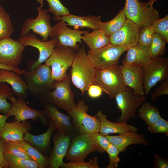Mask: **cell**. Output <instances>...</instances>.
I'll return each instance as SVG.
<instances>
[{
  "instance_id": "cell-51",
  "label": "cell",
  "mask_w": 168,
  "mask_h": 168,
  "mask_svg": "<svg viewBox=\"0 0 168 168\" xmlns=\"http://www.w3.org/2000/svg\"><path fill=\"white\" fill-rule=\"evenodd\" d=\"M37 1L40 4V7L42 8L43 6L44 0H37Z\"/></svg>"
},
{
  "instance_id": "cell-22",
  "label": "cell",
  "mask_w": 168,
  "mask_h": 168,
  "mask_svg": "<svg viewBox=\"0 0 168 168\" xmlns=\"http://www.w3.org/2000/svg\"><path fill=\"white\" fill-rule=\"evenodd\" d=\"M110 143L115 146L120 152H123L129 146L134 144L148 145L149 142L143 134L137 131H128L115 136H106Z\"/></svg>"
},
{
  "instance_id": "cell-24",
  "label": "cell",
  "mask_w": 168,
  "mask_h": 168,
  "mask_svg": "<svg viewBox=\"0 0 168 168\" xmlns=\"http://www.w3.org/2000/svg\"><path fill=\"white\" fill-rule=\"evenodd\" d=\"M56 130L55 124L51 119L48 130L44 133L35 135L27 132L25 135L24 140L45 155H48L50 153V139L53 133Z\"/></svg>"
},
{
  "instance_id": "cell-35",
  "label": "cell",
  "mask_w": 168,
  "mask_h": 168,
  "mask_svg": "<svg viewBox=\"0 0 168 168\" xmlns=\"http://www.w3.org/2000/svg\"><path fill=\"white\" fill-rule=\"evenodd\" d=\"M14 32L9 15L0 5V39L10 37Z\"/></svg>"
},
{
  "instance_id": "cell-41",
  "label": "cell",
  "mask_w": 168,
  "mask_h": 168,
  "mask_svg": "<svg viewBox=\"0 0 168 168\" xmlns=\"http://www.w3.org/2000/svg\"><path fill=\"white\" fill-rule=\"evenodd\" d=\"M106 152L110 158V162L106 168H116L118 165L120 159L118 155L120 152L118 148L114 145L110 143Z\"/></svg>"
},
{
  "instance_id": "cell-14",
  "label": "cell",
  "mask_w": 168,
  "mask_h": 168,
  "mask_svg": "<svg viewBox=\"0 0 168 168\" xmlns=\"http://www.w3.org/2000/svg\"><path fill=\"white\" fill-rule=\"evenodd\" d=\"M25 47L18 40L10 37L0 39V63L18 67L21 62Z\"/></svg>"
},
{
  "instance_id": "cell-43",
  "label": "cell",
  "mask_w": 168,
  "mask_h": 168,
  "mask_svg": "<svg viewBox=\"0 0 168 168\" xmlns=\"http://www.w3.org/2000/svg\"><path fill=\"white\" fill-rule=\"evenodd\" d=\"M156 33L163 37L168 42V15L164 17L158 19L153 23Z\"/></svg>"
},
{
  "instance_id": "cell-8",
  "label": "cell",
  "mask_w": 168,
  "mask_h": 168,
  "mask_svg": "<svg viewBox=\"0 0 168 168\" xmlns=\"http://www.w3.org/2000/svg\"><path fill=\"white\" fill-rule=\"evenodd\" d=\"M128 48L111 44L101 48L89 50L88 58L96 70L105 69L118 65L121 55Z\"/></svg>"
},
{
  "instance_id": "cell-50",
  "label": "cell",
  "mask_w": 168,
  "mask_h": 168,
  "mask_svg": "<svg viewBox=\"0 0 168 168\" xmlns=\"http://www.w3.org/2000/svg\"><path fill=\"white\" fill-rule=\"evenodd\" d=\"M158 0H149L148 2L147 3V4L150 7H153V3Z\"/></svg>"
},
{
  "instance_id": "cell-12",
  "label": "cell",
  "mask_w": 168,
  "mask_h": 168,
  "mask_svg": "<svg viewBox=\"0 0 168 168\" xmlns=\"http://www.w3.org/2000/svg\"><path fill=\"white\" fill-rule=\"evenodd\" d=\"M38 14L35 18H28L24 21L21 31V36H26L30 30L42 37L43 41H48L49 36L53 37L54 27L50 25L51 18L48 13V10L40 7L36 8Z\"/></svg>"
},
{
  "instance_id": "cell-11",
  "label": "cell",
  "mask_w": 168,
  "mask_h": 168,
  "mask_svg": "<svg viewBox=\"0 0 168 168\" xmlns=\"http://www.w3.org/2000/svg\"><path fill=\"white\" fill-rule=\"evenodd\" d=\"M143 88L145 94L147 95L151 88L158 82L168 80V58L158 57L152 59L142 68Z\"/></svg>"
},
{
  "instance_id": "cell-38",
  "label": "cell",
  "mask_w": 168,
  "mask_h": 168,
  "mask_svg": "<svg viewBox=\"0 0 168 168\" xmlns=\"http://www.w3.org/2000/svg\"><path fill=\"white\" fill-rule=\"evenodd\" d=\"M48 2L49 8L48 12L54 15L53 20L56 21L61 17L68 15L70 13L68 9L64 6L60 0H46Z\"/></svg>"
},
{
  "instance_id": "cell-18",
  "label": "cell",
  "mask_w": 168,
  "mask_h": 168,
  "mask_svg": "<svg viewBox=\"0 0 168 168\" xmlns=\"http://www.w3.org/2000/svg\"><path fill=\"white\" fill-rule=\"evenodd\" d=\"M42 102L43 110L48 117L53 121L57 130L72 138L79 134L72 124L71 118L69 115L60 112L54 104L44 101Z\"/></svg>"
},
{
  "instance_id": "cell-28",
  "label": "cell",
  "mask_w": 168,
  "mask_h": 168,
  "mask_svg": "<svg viewBox=\"0 0 168 168\" xmlns=\"http://www.w3.org/2000/svg\"><path fill=\"white\" fill-rule=\"evenodd\" d=\"M88 30L82 35L81 40L91 50L103 48L110 44V37L107 36L101 30L98 29L91 32Z\"/></svg>"
},
{
  "instance_id": "cell-3",
  "label": "cell",
  "mask_w": 168,
  "mask_h": 168,
  "mask_svg": "<svg viewBox=\"0 0 168 168\" xmlns=\"http://www.w3.org/2000/svg\"><path fill=\"white\" fill-rule=\"evenodd\" d=\"M70 79L69 74L63 79L54 81V89L44 94L38 99L54 104L68 112L76 105L74 93L71 87Z\"/></svg>"
},
{
  "instance_id": "cell-46",
  "label": "cell",
  "mask_w": 168,
  "mask_h": 168,
  "mask_svg": "<svg viewBox=\"0 0 168 168\" xmlns=\"http://www.w3.org/2000/svg\"><path fill=\"white\" fill-rule=\"evenodd\" d=\"M154 167L156 168H168V162L166 159L163 158L160 155H154Z\"/></svg>"
},
{
  "instance_id": "cell-52",
  "label": "cell",
  "mask_w": 168,
  "mask_h": 168,
  "mask_svg": "<svg viewBox=\"0 0 168 168\" xmlns=\"http://www.w3.org/2000/svg\"><path fill=\"white\" fill-rule=\"evenodd\" d=\"M0 168H2V167L0 166Z\"/></svg>"
},
{
  "instance_id": "cell-23",
  "label": "cell",
  "mask_w": 168,
  "mask_h": 168,
  "mask_svg": "<svg viewBox=\"0 0 168 168\" xmlns=\"http://www.w3.org/2000/svg\"><path fill=\"white\" fill-rule=\"evenodd\" d=\"M10 84L17 98L25 99L27 96V87L23 78L15 72L5 69H0V83Z\"/></svg>"
},
{
  "instance_id": "cell-31",
  "label": "cell",
  "mask_w": 168,
  "mask_h": 168,
  "mask_svg": "<svg viewBox=\"0 0 168 168\" xmlns=\"http://www.w3.org/2000/svg\"><path fill=\"white\" fill-rule=\"evenodd\" d=\"M138 110V115L146 125H152L161 117L158 109L148 102L143 103Z\"/></svg>"
},
{
  "instance_id": "cell-20",
  "label": "cell",
  "mask_w": 168,
  "mask_h": 168,
  "mask_svg": "<svg viewBox=\"0 0 168 168\" xmlns=\"http://www.w3.org/2000/svg\"><path fill=\"white\" fill-rule=\"evenodd\" d=\"M123 78L127 86L140 96L145 94L142 68L133 66H121Z\"/></svg>"
},
{
  "instance_id": "cell-45",
  "label": "cell",
  "mask_w": 168,
  "mask_h": 168,
  "mask_svg": "<svg viewBox=\"0 0 168 168\" xmlns=\"http://www.w3.org/2000/svg\"><path fill=\"white\" fill-rule=\"evenodd\" d=\"M87 91L88 96L92 98H96L100 97L103 92L100 86L95 84L90 85Z\"/></svg>"
},
{
  "instance_id": "cell-44",
  "label": "cell",
  "mask_w": 168,
  "mask_h": 168,
  "mask_svg": "<svg viewBox=\"0 0 168 168\" xmlns=\"http://www.w3.org/2000/svg\"><path fill=\"white\" fill-rule=\"evenodd\" d=\"M168 94V80L162 81L160 85L151 94L152 102L153 103L156 98L159 96Z\"/></svg>"
},
{
  "instance_id": "cell-29",
  "label": "cell",
  "mask_w": 168,
  "mask_h": 168,
  "mask_svg": "<svg viewBox=\"0 0 168 168\" xmlns=\"http://www.w3.org/2000/svg\"><path fill=\"white\" fill-rule=\"evenodd\" d=\"M126 19L122 9L111 20L106 22L101 21L99 24L98 29L102 31L107 36L110 37L123 26Z\"/></svg>"
},
{
  "instance_id": "cell-36",
  "label": "cell",
  "mask_w": 168,
  "mask_h": 168,
  "mask_svg": "<svg viewBox=\"0 0 168 168\" xmlns=\"http://www.w3.org/2000/svg\"><path fill=\"white\" fill-rule=\"evenodd\" d=\"M156 29L153 24L149 25L141 29L138 44L149 50V48L154 35Z\"/></svg>"
},
{
  "instance_id": "cell-48",
  "label": "cell",
  "mask_w": 168,
  "mask_h": 168,
  "mask_svg": "<svg viewBox=\"0 0 168 168\" xmlns=\"http://www.w3.org/2000/svg\"><path fill=\"white\" fill-rule=\"evenodd\" d=\"M0 69H5L13 71L19 75H21L22 71L18 67L16 68L0 63Z\"/></svg>"
},
{
  "instance_id": "cell-34",
  "label": "cell",
  "mask_w": 168,
  "mask_h": 168,
  "mask_svg": "<svg viewBox=\"0 0 168 168\" xmlns=\"http://www.w3.org/2000/svg\"><path fill=\"white\" fill-rule=\"evenodd\" d=\"M21 140L4 141L5 151L18 157L32 160L24 148Z\"/></svg>"
},
{
  "instance_id": "cell-15",
  "label": "cell",
  "mask_w": 168,
  "mask_h": 168,
  "mask_svg": "<svg viewBox=\"0 0 168 168\" xmlns=\"http://www.w3.org/2000/svg\"><path fill=\"white\" fill-rule=\"evenodd\" d=\"M96 151L97 148L91 142L90 135L79 134L72 138L65 159L74 162L84 161L89 154Z\"/></svg>"
},
{
  "instance_id": "cell-21",
  "label": "cell",
  "mask_w": 168,
  "mask_h": 168,
  "mask_svg": "<svg viewBox=\"0 0 168 168\" xmlns=\"http://www.w3.org/2000/svg\"><path fill=\"white\" fill-rule=\"evenodd\" d=\"M31 124L26 120L6 123L0 129V137L4 141L24 140L25 135L31 130Z\"/></svg>"
},
{
  "instance_id": "cell-17",
  "label": "cell",
  "mask_w": 168,
  "mask_h": 168,
  "mask_svg": "<svg viewBox=\"0 0 168 168\" xmlns=\"http://www.w3.org/2000/svg\"><path fill=\"white\" fill-rule=\"evenodd\" d=\"M140 30L138 25L127 19L123 26L110 37V43L129 49L138 44Z\"/></svg>"
},
{
  "instance_id": "cell-37",
  "label": "cell",
  "mask_w": 168,
  "mask_h": 168,
  "mask_svg": "<svg viewBox=\"0 0 168 168\" xmlns=\"http://www.w3.org/2000/svg\"><path fill=\"white\" fill-rule=\"evenodd\" d=\"M14 95L12 88L4 83H0V112L4 115L7 113L11 105L7 99Z\"/></svg>"
},
{
  "instance_id": "cell-42",
  "label": "cell",
  "mask_w": 168,
  "mask_h": 168,
  "mask_svg": "<svg viewBox=\"0 0 168 168\" xmlns=\"http://www.w3.org/2000/svg\"><path fill=\"white\" fill-rule=\"evenodd\" d=\"M152 133H163L168 136V121L161 117L154 124L148 126Z\"/></svg>"
},
{
  "instance_id": "cell-7",
  "label": "cell",
  "mask_w": 168,
  "mask_h": 168,
  "mask_svg": "<svg viewBox=\"0 0 168 168\" xmlns=\"http://www.w3.org/2000/svg\"><path fill=\"white\" fill-rule=\"evenodd\" d=\"M75 51L69 47H55L51 56L45 64L51 67L52 77L54 81L61 80L67 75L76 55Z\"/></svg>"
},
{
  "instance_id": "cell-33",
  "label": "cell",
  "mask_w": 168,
  "mask_h": 168,
  "mask_svg": "<svg viewBox=\"0 0 168 168\" xmlns=\"http://www.w3.org/2000/svg\"><path fill=\"white\" fill-rule=\"evenodd\" d=\"M167 43L166 40L161 35L157 33L155 34L149 48L152 59L164 55L166 44Z\"/></svg>"
},
{
  "instance_id": "cell-4",
  "label": "cell",
  "mask_w": 168,
  "mask_h": 168,
  "mask_svg": "<svg viewBox=\"0 0 168 168\" xmlns=\"http://www.w3.org/2000/svg\"><path fill=\"white\" fill-rule=\"evenodd\" d=\"M122 9L126 18L138 25L141 29L153 24L160 18L157 10L139 0H125Z\"/></svg>"
},
{
  "instance_id": "cell-9",
  "label": "cell",
  "mask_w": 168,
  "mask_h": 168,
  "mask_svg": "<svg viewBox=\"0 0 168 168\" xmlns=\"http://www.w3.org/2000/svg\"><path fill=\"white\" fill-rule=\"evenodd\" d=\"M115 98L117 108L121 112L118 122L126 123L131 118H135L137 109L145 101L144 96L139 95L127 86Z\"/></svg>"
},
{
  "instance_id": "cell-40",
  "label": "cell",
  "mask_w": 168,
  "mask_h": 168,
  "mask_svg": "<svg viewBox=\"0 0 168 168\" xmlns=\"http://www.w3.org/2000/svg\"><path fill=\"white\" fill-rule=\"evenodd\" d=\"M63 168H99L97 156L90 159L88 162L84 161L74 162L70 161L67 163L63 162L60 167Z\"/></svg>"
},
{
  "instance_id": "cell-2",
  "label": "cell",
  "mask_w": 168,
  "mask_h": 168,
  "mask_svg": "<svg viewBox=\"0 0 168 168\" xmlns=\"http://www.w3.org/2000/svg\"><path fill=\"white\" fill-rule=\"evenodd\" d=\"M22 71L21 75L28 91L37 98L54 89V81L52 78L51 70L45 63L41 64L33 69Z\"/></svg>"
},
{
  "instance_id": "cell-30",
  "label": "cell",
  "mask_w": 168,
  "mask_h": 168,
  "mask_svg": "<svg viewBox=\"0 0 168 168\" xmlns=\"http://www.w3.org/2000/svg\"><path fill=\"white\" fill-rule=\"evenodd\" d=\"M23 146L32 160L38 165L39 168H50L49 157L34 147L24 140H21Z\"/></svg>"
},
{
  "instance_id": "cell-49",
  "label": "cell",
  "mask_w": 168,
  "mask_h": 168,
  "mask_svg": "<svg viewBox=\"0 0 168 168\" xmlns=\"http://www.w3.org/2000/svg\"><path fill=\"white\" fill-rule=\"evenodd\" d=\"M7 118L4 115L0 114V129L6 123V121Z\"/></svg>"
},
{
  "instance_id": "cell-39",
  "label": "cell",
  "mask_w": 168,
  "mask_h": 168,
  "mask_svg": "<svg viewBox=\"0 0 168 168\" xmlns=\"http://www.w3.org/2000/svg\"><path fill=\"white\" fill-rule=\"evenodd\" d=\"M91 140L96 147L97 152L102 153L106 152L110 142L106 136L99 133L90 134Z\"/></svg>"
},
{
  "instance_id": "cell-10",
  "label": "cell",
  "mask_w": 168,
  "mask_h": 168,
  "mask_svg": "<svg viewBox=\"0 0 168 168\" xmlns=\"http://www.w3.org/2000/svg\"><path fill=\"white\" fill-rule=\"evenodd\" d=\"M8 99L10 100L11 104L8 111L4 115L7 118L14 116L13 121L17 123L30 119L35 122L39 119L45 125H47L50 122L49 119L44 110H38L31 108L27 105L24 99H16L13 96Z\"/></svg>"
},
{
  "instance_id": "cell-1",
  "label": "cell",
  "mask_w": 168,
  "mask_h": 168,
  "mask_svg": "<svg viewBox=\"0 0 168 168\" xmlns=\"http://www.w3.org/2000/svg\"><path fill=\"white\" fill-rule=\"evenodd\" d=\"M71 67V80L83 95L90 86L94 84L96 75V70L90 62L84 47L79 49L76 53Z\"/></svg>"
},
{
  "instance_id": "cell-16",
  "label": "cell",
  "mask_w": 168,
  "mask_h": 168,
  "mask_svg": "<svg viewBox=\"0 0 168 168\" xmlns=\"http://www.w3.org/2000/svg\"><path fill=\"white\" fill-rule=\"evenodd\" d=\"M18 40L25 47L30 46L37 48L39 51V58L31 65L30 70L35 68L51 56L55 47L56 41L54 37L49 41H41L37 38L35 34L30 33L26 36H21Z\"/></svg>"
},
{
  "instance_id": "cell-27",
  "label": "cell",
  "mask_w": 168,
  "mask_h": 168,
  "mask_svg": "<svg viewBox=\"0 0 168 168\" xmlns=\"http://www.w3.org/2000/svg\"><path fill=\"white\" fill-rule=\"evenodd\" d=\"M100 16H80L72 15L70 13L67 16L58 18L56 21L63 20L65 21L68 25L74 27V29L78 30L86 28L93 30L98 29L101 21Z\"/></svg>"
},
{
  "instance_id": "cell-47",
  "label": "cell",
  "mask_w": 168,
  "mask_h": 168,
  "mask_svg": "<svg viewBox=\"0 0 168 168\" xmlns=\"http://www.w3.org/2000/svg\"><path fill=\"white\" fill-rule=\"evenodd\" d=\"M5 151L4 141L0 137V166L4 168H9L4 158V153Z\"/></svg>"
},
{
  "instance_id": "cell-5",
  "label": "cell",
  "mask_w": 168,
  "mask_h": 168,
  "mask_svg": "<svg viewBox=\"0 0 168 168\" xmlns=\"http://www.w3.org/2000/svg\"><path fill=\"white\" fill-rule=\"evenodd\" d=\"M113 99L126 86L122 73L120 65H114L104 69L96 70L94 84Z\"/></svg>"
},
{
  "instance_id": "cell-25",
  "label": "cell",
  "mask_w": 168,
  "mask_h": 168,
  "mask_svg": "<svg viewBox=\"0 0 168 168\" xmlns=\"http://www.w3.org/2000/svg\"><path fill=\"white\" fill-rule=\"evenodd\" d=\"M96 115L99 118L100 125L99 133L104 135L113 133H122L128 131H137L136 127L128 124L127 123L113 122L109 121L106 115L99 110Z\"/></svg>"
},
{
  "instance_id": "cell-26",
  "label": "cell",
  "mask_w": 168,
  "mask_h": 168,
  "mask_svg": "<svg viewBox=\"0 0 168 168\" xmlns=\"http://www.w3.org/2000/svg\"><path fill=\"white\" fill-rule=\"evenodd\" d=\"M122 61L123 65L143 68L152 61L149 50L138 44L129 48Z\"/></svg>"
},
{
  "instance_id": "cell-32",
  "label": "cell",
  "mask_w": 168,
  "mask_h": 168,
  "mask_svg": "<svg viewBox=\"0 0 168 168\" xmlns=\"http://www.w3.org/2000/svg\"><path fill=\"white\" fill-rule=\"evenodd\" d=\"M4 156L10 168H39L38 164L34 161L18 157L6 151Z\"/></svg>"
},
{
  "instance_id": "cell-19",
  "label": "cell",
  "mask_w": 168,
  "mask_h": 168,
  "mask_svg": "<svg viewBox=\"0 0 168 168\" xmlns=\"http://www.w3.org/2000/svg\"><path fill=\"white\" fill-rule=\"evenodd\" d=\"M72 138L57 130L54 134L52 141L54 147L49 157L50 168H58L63 163Z\"/></svg>"
},
{
  "instance_id": "cell-6",
  "label": "cell",
  "mask_w": 168,
  "mask_h": 168,
  "mask_svg": "<svg viewBox=\"0 0 168 168\" xmlns=\"http://www.w3.org/2000/svg\"><path fill=\"white\" fill-rule=\"evenodd\" d=\"M89 107L80 100L68 114L72 119V125L79 134H90L99 133L100 122L95 115L91 116L87 112Z\"/></svg>"
},
{
  "instance_id": "cell-13",
  "label": "cell",
  "mask_w": 168,
  "mask_h": 168,
  "mask_svg": "<svg viewBox=\"0 0 168 168\" xmlns=\"http://www.w3.org/2000/svg\"><path fill=\"white\" fill-rule=\"evenodd\" d=\"M67 26V23L63 20L54 26L53 37L56 39L55 47H69L77 51L79 47L78 43L82 44V35L88 30L72 29Z\"/></svg>"
}]
</instances>
